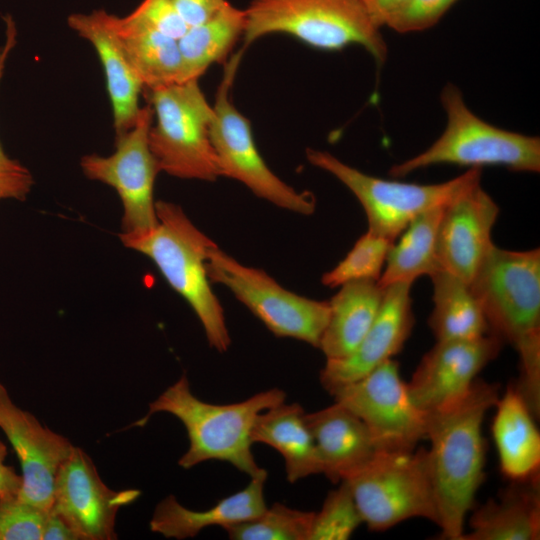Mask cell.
Instances as JSON below:
<instances>
[{"label":"cell","mask_w":540,"mask_h":540,"mask_svg":"<svg viewBox=\"0 0 540 540\" xmlns=\"http://www.w3.org/2000/svg\"><path fill=\"white\" fill-rule=\"evenodd\" d=\"M499 385L477 379L455 404L427 414L426 449L440 539L461 540L465 521L484 481L482 426L499 398Z\"/></svg>","instance_id":"1"},{"label":"cell","mask_w":540,"mask_h":540,"mask_svg":"<svg viewBox=\"0 0 540 540\" xmlns=\"http://www.w3.org/2000/svg\"><path fill=\"white\" fill-rule=\"evenodd\" d=\"M490 333L518 354L515 384L536 418L540 414V249L512 251L495 245L469 282Z\"/></svg>","instance_id":"2"},{"label":"cell","mask_w":540,"mask_h":540,"mask_svg":"<svg viewBox=\"0 0 540 540\" xmlns=\"http://www.w3.org/2000/svg\"><path fill=\"white\" fill-rule=\"evenodd\" d=\"M285 391L272 388L230 404H212L197 398L186 374L149 404L147 414L131 426H144L155 413L165 412L184 425L189 446L178 464L190 469L202 462H228L237 470L255 477L267 471L255 461L251 431L262 411L286 400Z\"/></svg>","instance_id":"3"},{"label":"cell","mask_w":540,"mask_h":540,"mask_svg":"<svg viewBox=\"0 0 540 540\" xmlns=\"http://www.w3.org/2000/svg\"><path fill=\"white\" fill-rule=\"evenodd\" d=\"M157 224L147 230L121 232L123 245L148 258L168 284L190 305L201 322L209 345L220 353L231 344L222 305L207 274V259L217 246L174 203L155 202Z\"/></svg>","instance_id":"4"},{"label":"cell","mask_w":540,"mask_h":540,"mask_svg":"<svg viewBox=\"0 0 540 540\" xmlns=\"http://www.w3.org/2000/svg\"><path fill=\"white\" fill-rule=\"evenodd\" d=\"M362 0H252L245 9L244 47L268 34L290 35L322 50L362 46L378 64L387 46Z\"/></svg>","instance_id":"5"},{"label":"cell","mask_w":540,"mask_h":540,"mask_svg":"<svg viewBox=\"0 0 540 540\" xmlns=\"http://www.w3.org/2000/svg\"><path fill=\"white\" fill-rule=\"evenodd\" d=\"M447 123L441 136L425 151L393 165L394 177L436 164H455L480 169L503 166L513 171H540V140L500 129L475 115L466 105L461 91L447 84L440 94Z\"/></svg>","instance_id":"6"},{"label":"cell","mask_w":540,"mask_h":540,"mask_svg":"<svg viewBox=\"0 0 540 540\" xmlns=\"http://www.w3.org/2000/svg\"><path fill=\"white\" fill-rule=\"evenodd\" d=\"M143 91L156 119L148 140L160 172L211 182L221 177L210 138L214 109L199 80Z\"/></svg>","instance_id":"7"},{"label":"cell","mask_w":540,"mask_h":540,"mask_svg":"<svg viewBox=\"0 0 540 540\" xmlns=\"http://www.w3.org/2000/svg\"><path fill=\"white\" fill-rule=\"evenodd\" d=\"M343 481L371 531H385L413 518L437 524L426 449L378 451Z\"/></svg>","instance_id":"8"},{"label":"cell","mask_w":540,"mask_h":540,"mask_svg":"<svg viewBox=\"0 0 540 540\" xmlns=\"http://www.w3.org/2000/svg\"><path fill=\"white\" fill-rule=\"evenodd\" d=\"M306 157L313 166L332 174L355 195L365 211L368 231L391 242H395L418 215L449 204L481 182L478 168H470L442 183L416 184L368 175L327 151L308 148Z\"/></svg>","instance_id":"9"},{"label":"cell","mask_w":540,"mask_h":540,"mask_svg":"<svg viewBox=\"0 0 540 540\" xmlns=\"http://www.w3.org/2000/svg\"><path fill=\"white\" fill-rule=\"evenodd\" d=\"M242 55L243 49L225 64L213 105L210 138L222 176L243 183L257 197L275 206L311 215L316 206L314 196L310 192H298L270 170L257 149L250 121L231 101L230 92Z\"/></svg>","instance_id":"10"},{"label":"cell","mask_w":540,"mask_h":540,"mask_svg":"<svg viewBox=\"0 0 540 540\" xmlns=\"http://www.w3.org/2000/svg\"><path fill=\"white\" fill-rule=\"evenodd\" d=\"M206 267L210 282L228 288L275 336L319 348L330 313L328 301L293 293L263 270L241 264L218 246L210 250Z\"/></svg>","instance_id":"11"},{"label":"cell","mask_w":540,"mask_h":540,"mask_svg":"<svg viewBox=\"0 0 540 540\" xmlns=\"http://www.w3.org/2000/svg\"><path fill=\"white\" fill-rule=\"evenodd\" d=\"M332 396L364 422L378 451H411L426 438L427 414L411 400L394 359Z\"/></svg>","instance_id":"12"},{"label":"cell","mask_w":540,"mask_h":540,"mask_svg":"<svg viewBox=\"0 0 540 540\" xmlns=\"http://www.w3.org/2000/svg\"><path fill=\"white\" fill-rule=\"evenodd\" d=\"M153 119V109L147 104L130 129L115 134V151L111 155L89 154L80 161L87 178L116 190L123 207L125 233L147 230L158 222L153 189L160 169L148 140Z\"/></svg>","instance_id":"13"},{"label":"cell","mask_w":540,"mask_h":540,"mask_svg":"<svg viewBox=\"0 0 540 540\" xmlns=\"http://www.w3.org/2000/svg\"><path fill=\"white\" fill-rule=\"evenodd\" d=\"M137 489L115 491L105 485L91 458L73 448L59 468L51 511L58 514L82 540L116 539V516L120 508L140 496Z\"/></svg>","instance_id":"14"},{"label":"cell","mask_w":540,"mask_h":540,"mask_svg":"<svg viewBox=\"0 0 540 540\" xmlns=\"http://www.w3.org/2000/svg\"><path fill=\"white\" fill-rule=\"evenodd\" d=\"M503 344L493 333L436 341L406 382L411 400L426 414L455 404L469 393L478 374L498 356Z\"/></svg>","instance_id":"15"},{"label":"cell","mask_w":540,"mask_h":540,"mask_svg":"<svg viewBox=\"0 0 540 540\" xmlns=\"http://www.w3.org/2000/svg\"><path fill=\"white\" fill-rule=\"evenodd\" d=\"M0 428L12 444L22 468L18 498L44 512L52 508L54 483L74 446L18 407L0 383Z\"/></svg>","instance_id":"16"},{"label":"cell","mask_w":540,"mask_h":540,"mask_svg":"<svg viewBox=\"0 0 540 540\" xmlns=\"http://www.w3.org/2000/svg\"><path fill=\"white\" fill-rule=\"evenodd\" d=\"M411 286L399 282L384 287L380 310L356 349L344 358L326 360L319 380L330 395L401 351L415 323Z\"/></svg>","instance_id":"17"},{"label":"cell","mask_w":540,"mask_h":540,"mask_svg":"<svg viewBox=\"0 0 540 540\" xmlns=\"http://www.w3.org/2000/svg\"><path fill=\"white\" fill-rule=\"evenodd\" d=\"M499 207L477 183L447 204L438 226L436 256L442 270L469 283L494 245Z\"/></svg>","instance_id":"18"},{"label":"cell","mask_w":540,"mask_h":540,"mask_svg":"<svg viewBox=\"0 0 540 540\" xmlns=\"http://www.w3.org/2000/svg\"><path fill=\"white\" fill-rule=\"evenodd\" d=\"M67 24L96 51L105 74L115 134L127 131L139 117L144 87L127 59L115 30L114 15L103 9L73 13Z\"/></svg>","instance_id":"19"},{"label":"cell","mask_w":540,"mask_h":540,"mask_svg":"<svg viewBox=\"0 0 540 540\" xmlns=\"http://www.w3.org/2000/svg\"><path fill=\"white\" fill-rule=\"evenodd\" d=\"M304 419L316 446L322 474L333 483L351 476L378 452L364 422L338 402L305 413Z\"/></svg>","instance_id":"20"},{"label":"cell","mask_w":540,"mask_h":540,"mask_svg":"<svg viewBox=\"0 0 540 540\" xmlns=\"http://www.w3.org/2000/svg\"><path fill=\"white\" fill-rule=\"evenodd\" d=\"M267 473L251 477L242 490L219 500L203 511L186 508L175 496L160 501L149 522L150 530L166 538L178 540L193 538L211 526H228L251 520L266 508L264 486Z\"/></svg>","instance_id":"21"},{"label":"cell","mask_w":540,"mask_h":540,"mask_svg":"<svg viewBox=\"0 0 540 540\" xmlns=\"http://www.w3.org/2000/svg\"><path fill=\"white\" fill-rule=\"evenodd\" d=\"M492 435L501 473L511 482L539 479L540 433L536 417L515 384L494 405Z\"/></svg>","instance_id":"22"},{"label":"cell","mask_w":540,"mask_h":540,"mask_svg":"<svg viewBox=\"0 0 540 540\" xmlns=\"http://www.w3.org/2000/svg\"><path fill=\"white\" fill-rule=\"evenodd\" d=\"M539 479L511 482L497 498L474 511L461 540H538Z\"/></svg>","instance_id":"23"},{"label":"cell","mask_w":540,"mask_h":540,"mask_svg":"<svg viewBox=\"0 0 540 540\" xmlns=\"http://www.w3.org/2000/svg\"><path fill=\"white\" fill-rule=\"evenodd\" d=\"M384 297L377 280L345 283L328 301L330 313L319 349L326 360L351 354L374 322Z\"/></svg>","instance_id":"24"},{"label":"cell","mask_w":540,"mask_h":540,"mask_svg":"<svg viewBox=\"0 0 540 540\" xmlns=\"http://www.w3.org/2000/svg\"><path fill=\"white\" fill-rule=\"evenodd\" d=\"M298 403H279L258 414L251 439L278 451L284 459L286 479L290 483L314 474H322L313 437Z\"/></svg>","instance_id":"25"},{"label":"cell","mask_w":540,"mask_h":540,"mask_svg":"<svg viewBox=\"0 0 540 540\" xmlns=\"http://www.w3.org/2000/svg\"><path fill=\"white\" fill-rule=\"evenodd\" d=\"M114 26L127 59L145 90L184 82L177 39L149 26L132 13L125 17L114 15Z\"/></svg>","instance_id":"26"},{"label":"cell","mask_w":540,"mask_h":540,"mask_svg":"<svg viewBox=\"0 0 540 540\" xmlns=\"http://www.w3.org/2000/svg\"><path fill=\"white\" fill-rule=\"evenodd\" d=\"M431 278L433 309L428 319L436 341L474 339L490 333L483 309L469 283L438 270Z\"/></svg>","instance_id":"27"},{"label":"cell","mask_w":540,"mask_h":540,"mask_svg":"<svg viewBox=\"0 0 540 540\" xmlns=\"http://www.w3.org/2000/svg\"><path fill=\"white\" fill-rule=\"evenodd\" d=\"M445 206L418 215L400 234L398 242L392 243L378 280L383 288L399 282L413 283L422 275L430 276L441 269L436 238Z\"/></svg>","instance_id":"28"},{"label":"cell","mask_w":540,"mask_h":540,"mask_svg":"<svg viewBox=\"0 0 540 540\" xmlns=\"http://www.w3.org/2000/svg\"><path fill=\"white\" fill-rule=\"evenodd\" d=\"M244 28L245 10L229 2L206 22L188 28L178 39L183 81L199 80L212 64L225 60Z\"/></svg>","instance_id":"29"},{"label":"cell","mask_w":540,"mask_h":540,"mask_svg":"<svg viewBox=\"0 0 540 540\" xmlns=\"http://www.w3.org/2000/svg\"><path fill=\"white\" fill-rule=\"evenodd\" d=\"M314 512L274 503L259 516L225 528L232 540H309Z\"/></svg>","instance_id":"30"},{"label":"cell","mask_w":540,"mask_h":540,"mask_svg":"<svg viewBox=\"0 0 540 540\" xmlns=\"http://www.w3.org/2000/svg\"><path fill=\"white\" fill-rule=\"evenodd\" d=\"M393 242L367 230L333 269L324 273L321 282L329 288L358 280H379Z\"/></svg>","instance_id":"31"},{"label":"cell","mask_w":540,"mask_h":540,"mask_svg":"<svg viewBox=\"0 0 540 540\" xmlns=\"http://www.w3.org/2000/svg\"><path fill=\"white\" fill-rule=\"evenodd\" d=\"M363 523L348 484L328 493L319 512H314L309 540H347Z\"/></svg>","instance_id":"32"},{"label":"cell","mask_w":540,"mask_h":540,"mask_svg":"<svg viewBox=\"0 0 540 540\" xmlns=\"http://www.w3.org/2000/svg\"><path fill=\"white\" fill-rule=\"evenodd\" d=\"M5 41L0 46V82L7 59L17 43V29L10 15L4 17ZM30 171L17 160L10 158L0 144V197L2 199L25 200L33 186Z\"/></svg>","instance_id":"33"},{"label":"cell","mask_w":540,"mask_h":540,"mask_svg":"<svg viewBox=\"0 0 540 540\" xmlns=\"http://www.w3.org/2000/svg\"><path fill=\"white\" fill-rule=\"evenodd\" d=\"M48 512L18 496L0 499V540H42Z\"/></svg>","instance_id":"34"},{"label":"cell","mask_w":540,"mask_h":540,"mask_svg":"<svg viewBox=\"0 0 540 540\" xmlns=\"http://www.w3.org/2000/svg\"><path fill=\"white\" fill-rule=\"evenodd\" d=\"M457 0H405L385 26L399 33L425 30L435 25Z\"/></svg>","instance_id":"35"},{"label":"cell","mask_w":540,"mask_h":540,"mask_svg":"<svg viewBox=\"0 0 540 540\" xmlns=\"http://www.w3.org/2000/svg\"><path fill=\"white\" fill-rule=\"evenodd\" d=\"M131 13L149 26L177 40L188 30L173 0H143Z\"/></svg>","instance_id":"36"},{"label":"cell","mask_w":540,"mask_h":540,"mask_svg":"<svg viewBox=\"0 0 540 540\" xmlns=\"http://www.w3.org/2000/svg\"><path fill=\"white\" fill-rule=\"evenodd\" d=\"M176 10L188 28L212 18L228 1L226 0H173Z\"/></svg>","instance_id":"37"},{"label":"cell","mask_w":540,"mask_h":540,"mask_svg":"<svg viewBox=\"0 0 540 540\" xmlns=\"http://www.w3.org/2000/svg\"><path fill=\"white\" fill-rule=\"evenodd\" d=\"M7 449L0 444V499L17 496L22 486V476L15 469L5 464Z\"/></svg>","instance_id":"38"},{"label":"cell","mask_w":540,"mask_h":540,"mask_svg":"<svg viewBox=\"0 0 540 540\" xmlns=\"http://www.w3.org/2000/svg\"><path fill=\"white\" fill-rule=\"evenodd\" d=\"M75 533L68 524L55 512L49 511L46 515L42 540H75Z\"/></svg>","instance_id":"39"},{"label":"cell","mask_w":540,"mask_h":540,"mask_svg":"<svg viewBox=\"0 0 540 540\" xmlns=\"http://www.w3.org/2000/svg\"><path fill=\"white\" fill-rule=\"evenodd\" d=\"M405 0H362L375 23L382 27Z\"/></svg>","instance_id":"40"},{"label":"cell","mask_w":540,"mask_h":540,"mask_svg":"<svg viewBox=\"0 0 540 540\" xmlns=\"http://www.w3.org/2000/svg\"><path fill=\"white\" fill-rule=\"evenodd\" d=\"M2 443V441L0 440V444Z\"/></svg>","instance_id":"41"},{"label":"cell","mask_w":540,"mask_h":540,"mask_svg":"<svg viewBox=\"0 0 540 540\" xmlns=\"http://www.w3.org/2000/svg\"><path fill=\"white\" fill-rule=\"evenodd\" d=\"M1 199H2V198L0 197V200H1Z\"/></svg>","instance_id":"42"}]
</instances>
